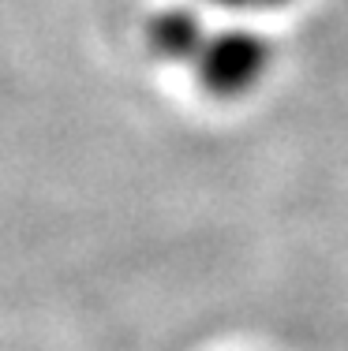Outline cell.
<instances>
[{
	"label": "cell",
	"instance_id": "1",
	"mask_svg": "<svg viewBox=\"0 0 348 351\" xmlns=\"http://www.w3.org/2000/svg\"><path fill=\"white\" fill-rule=\"evenodd\" d=\"M273 64V45L255 30H218L206 34L192 68L213 97H244L262 82Z\"/></svg>",
	"mask_w": 348,
	"mask_h": 351
},
{
	"label": "cell",
	"instance_id": "2",
	"mask_svg": "<svg viewBox=\"0 0 348 351\" xmlns=\"http://www.w3.org/2000/svg\"><path fill=\"white\" fill-rule=\"evenodd\" d=\"M206 34H210L206 23L195 12H187V8H165V12L150 15V23H146L150 53L172 64H192L195 53L202 49Z\"/></svg>",
	"mask_w": 348,
	"mask_h": 351
},
{
	"label": "cell",
	"instance_id": "3",
	"mask_svg": "<svg viewBox=\"0 0 348 351\" xmlns=\"http://www.w3.org/2000/svg\"><path fill=\"white\" fill-rule=\"evenodd\" d=\"M210 4H218V8H232V12H251V8H277V4H285V0H210Z\"/></svg>",
	"mask_w": 348,
	"mask_h": 351
}]
</instances>
